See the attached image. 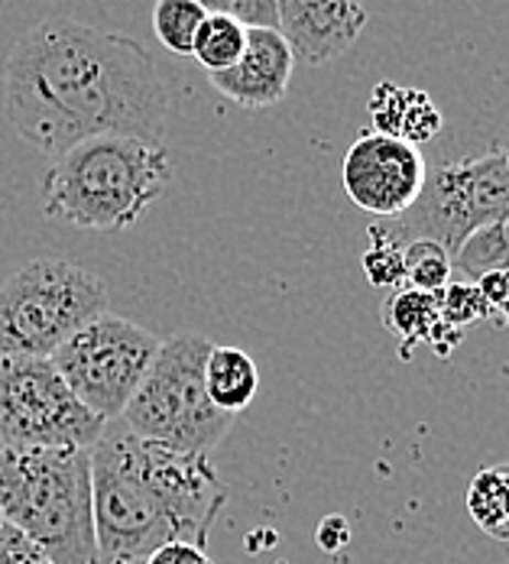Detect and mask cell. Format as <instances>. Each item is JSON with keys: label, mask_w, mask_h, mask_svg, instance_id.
<instances>
[{"label": "cell", "mask_w": 509, "mask_h": 564, "mask_svg": "<svg viewBox=\"0 0 509 564\" xmlns=\"http://www.w3.org/2000/svg\"><path fill=\"white\" fill-rule=\"evenodd\" d=\"M91 500L98 564H147L170 542L208 549L227 487L205 454L153 445L113 419L91 448Z\"/></svg>", "instance_id": "cell-2"}, {"label": "cell", "mask_w": 509, "mask_h": 564, "mask_svg": "<svg viewBox=\"0 0 509 564\" xmlns=\"http://www.w3.org/2000/svg\"><path fill=\"white\" fill-rule=\"evenodd\" d=\"M474 285L480 289V295L487 299V305H490L494 312L509 299V273H503V270L484 273L480 280H474Z\"/></svg>", "instance_id": "cell-28"}, {"label": "cell", "mask_w": 509, "mask_h": 564, "mask_svg": "<svg viewBox=\"0 0 509 564\" xmlns=\"http://www.w3.org/2000/svg\"><path fill=\"white\" fill-rule=\"evenodd\" d=\"M425 178L429 166L419 147L373 130L360 133L340 163V185L347 198L380 221L405 215L422 195Z\"/></svg>", "instance_id": "cell-10"}, {"label": "cell", "mask_w": 509, "mask_h": 564, "mask_svg": "<svg viewBox=\"0 0 509 564\" xmlns=\"http://www.w3.org/2000/svg\"><path fill=\"white\" fill-rule=\"evenodd\" d=\"M205 13L230 17L247 30H277V0H195Z\"/></svg>", "instance_id": "cell-22"}, {"label": "cell", "mask_w": 509, "mask_h": 564, "mask_svg": "<svg viewBox=\"0 0 509 564\" xmlns=\"http://www.w3.org/2000/svg\"><path fill=\"white\" fill-rule=\"evenodd\" d=\"M156 350L160 338L143 325L101 312L65 340L50 360L85 409L113 422L123 415Z\"/></svg>", "instance_id": "cell-9"}, {"label": "cell", "mask_w": 509, "mask_h": 564, "mask_svg": "<svg viewBox=\"0 0 509 564\" xmlns=\"http://www.w3.org/2000/svg\"><path fill=\"white\" fill-rule=\"evenodd\" d=\"M3 108L20 140L58 156L105 133L163 143L170 91L137 40L50 17L13 43Z\"/></svg>", "instance_id": "cell-1"}, {"label": "cell", "mask_w": 509, "mask_h": 564, "mask_svg": "<svg viewBox=\"0 0 509 564\" xmlns=\"http://www.w3.org/2000/svg\"><path fill=\"white\" fill-rule=\"evenodd\" d=\"M364 273L377 289H399L405 285V270H402V247L370 240L364 250Z\"/></svg>", "instance_id": "cell-23"}, {"label": "cell", "mask_w": 509, "mask_h": 564, "mask_svg": "<svg viewBox=\"0 0 509 564\" xmlns=\"http://www.w3.org/2000/svg\"><path fill=\"white\" fill-rule=\"evenodd\" d=\"M0 564H53L23 532L0 522Z\"/></svg>", "instance_id": "cell-25"}, {"label": "cell", "mask_w": 509, "mask_h": 564, "mask_svg": "<svg viewBox=\"0 0 509 564\" xmlns=\"http://www.w3.org/2000/svg\"><path fill=\"white\" fill-rule=\"evenodd\" d=\"M108 312V285L68 260H33L0 282V357H53Z\"/></svg>", "instance_id": "cell-6"}, {"label": "cell", "mask_w": 509, "mask_h": 564, "mask_svg": "<svg viewBox=\"0 0 509 564\" xmlns=\"http://www.w3.org/2000/svg\"><path fill=\"white\" fill-rule=\"evenodd\" d=\"M402 108H405V88L397 82H380L367 101V111H370V123H373V133H383V137H399V127H402Z\"/></svg>", "instance_id": "cell-24"}, {"label": "cell", "mask_w": 509, "mask_h": 564, "mask_svg": "<svg viewBox=\"0 0 509 564\" xmlns=\"http://www.w3.org/2000/svg\"><path fill=\"white\" fill-rule=\"evenodd\" d=\"M383 325L390 335L402 340V347L429 340L432 328L438 325V292L399 285L383 302Z\"/></svg>", "instance_id": "cell-15"}, {"label": "cell", "mask_w": 509, "mask_h": 564, "mask_svg": "<svg viewBox=\"0 0 509 564\" xmlns=\"http://www.w3.org/2000/svg\"><path fill=\"white\" fill-rule=\"evenodd\" d=\"M212 340L198 335H175L160 340V350L123 409V425L172 452H215L227 438L234 415L221 412L205 390V360Z\"/></svg>", "instance_id": "cell-5"}, {"label": "cell", "mask_w": 509, "mask_h": 564, "mask_svg": "<svg viewBox=\"0 0 509 564\" xmlns=\"http://www.w3.org/2000/svg\"><path fill=\"white\" fill-rule=\"evenodd\" d=\"M490 305L487 299L480 295V289L474 282H448L442 292H438V318L445 325H452L457 332L470 328V325H480L490 318Z\"/></svg>", "instance_id": "cell-20"}, {"label": "cell", "mask_w": 509, "mask_h": 564, "mask_svg": "<svg viewBox=\"0 0 509 564\" xmlns=\"http://www.w3.org/2000/svg\"><path fill=\"white\" fill-rule=\"evenodd\" d=\"M445 117L435 108V101L422 91V88H405V108H402V127H399V140L419 147L429 143L442 133Z\"/></svg>", "instance_id": "cell-21"}, {"label": "cell", "mask_w": 509, "mask_h": 564, "mask_svg": "<svg viewBox=\"0 0 509 564\" xmlns=\"http://www.w3.org/2000/svg\"><path fill=\"white\" fill-rule=\"evenodd\" d=\"M205 390H208V399L227 415L243 412L260 390V370L253 357L240 347L215 344L205 360Z\"/></svg>", "instance_id": "cell-13"}, {"label": "cell", "mask_w": 509, "mask_h": 564, "mask_svg": "<svg viewBox=\"0 0 509 564\" xmlns=\"http://www.w3.org/2000/svg\"><path fill=\"white\" fill-rule=\"evenodd\" d=\"M208 13L195 0H156L153 7V30L156 40L170 50L172 56H192L195 33Z\"/></svg>", "instance_id": "cell-18"}, {"label": "cell", "mask_w": 509, "mask_h": 564, "mask_svg": "<svg viewBox=\"0 0 509 564\" xmlns=\"http://www.w3.org/2000/svg\"><path fill=\"white\" fill-rule=\"evenodd\" d=\"M243 46H247V26H240L237 20L230 17H218V13H208L195 33V43H192V56L195 62L215 75V72H225L230 68L237 58L243 56Z\"/></svg>", "instance_id": "cell-17"}, {"label": "cell", "mask_w": 509, "mask_h": 564, "mask_svg": "<svg viewBox=\"0 0 509 564\" xmlns=\"http://www.w3.org/2000/svg\"><path fill=\"white\" fill-rule=\"evenodd\" d=\"M461 338H464V332H457V328L445 325V322L438 318V325H435V328H432V335H429V344L435 347V354H438V357H448L454 347L461 344Z\"/></svg>", "instance_id": "cell-29"}, {"label": "cell", "mask_w": 509, "mask_h": 564, "mask_svg": "<svg viewBox=\"0 0 509 564\" xmlns=\"http://www.w3.org/2000/svg\"><path fill=\"white\" fill-rule=\"evenodd\" d=\"M172 156L163 143L105 133L62 150L43 175V215L82 230H123L163 198Z\"/></svg>", "instance_id": "cell-3"}, {"label": "cell", "mask_w": 509, "mask_h": 564, "mask_svg": "<svg viewBox=\"0 0 509 564\" xmlns=\"http://www.w3.org/2000/svg\"><path fill=\"white\" fill-rule=\"evenodd\" d=\"M147 564H215L208 558V549L188 545V542H170L163 549H156Z\"/></svg>", "instance_id": "cell-26"}, {"label": "cell", "mask_w": 509, "mask_h": 564, "mask_svg": "<svg viewBox=\"0 0 509 564\" xmlns=\"http://www.w3.org/2000/svg\"><path fill=\"white\" fill-rule=\"evenodd\" d=\"M497 312L503 315V322H507V328H509V299H507V302H503V305H500V308H497Z\"/></svg>", "instance_id": "cell-30"}, {"label": "cell", "mask_w": 509, "mask_h": 564, "mask_svg": "<svg viewBox=\"0 0 509 564\" xmlns=\"http://www.w3.org/2000/svg\"><path fill=\"white\" fill-rule=\"evenodd\" d=\"M364 0H277V30L295 62L312 68L344 56L367 30Z\"/></svg>", "instance_id": "cell-11"}, {"label": "cell", "mask_w": 509, "mask_h": 564, "mask_svg": "<svg viewBox=\"0 0 509 564\" xmlns=\"http://www.w3.org/2000/svg\"><path fill=\"white\" fill-rule=\"evenodd\" d=\"M452 270L461 273L464 282L480 280L494 270L509 273V212L461 243V250L452 257Z\"/></svg>", "instance_id": "cell-16"}, {"label": "cell", "mask_w": 509, "mask_h": 564, "mask_svg": "<svg viewBox=\"0 0 509 564\" xmlns=\"http://www.w3.org/2000/svg\"><path fill=\"white\" fill-rule=\"evenodd\" d=\"M105 425L50 357H0V448H95Z\"/></svg>", "instance_id": "cell-8"}, {"label": "cell", "mask_w": 509, "mask_h": 564, "mask_svg": "<svg viewBox=\"0 0 509 564\" xmlns=\"http://www.w3.org/2000/svg\"><path fill=\"white\" fill-rule=\"evenodd\" d=\"M292 65L295 58L289 53L280 30H247L243 56L225 72H215L212 85L227 101L247 111H263V108L280 105L289 95Z\"/></svg>", "instance_id": "cell-12"}, {"label": "cell", "mask_w": 509, "mask_h": 564, "mask_svg": "<svg viewBox=\"0 0 509 564\" xmlns=\"http://www.w3.org/2000/svg\"><path fill=\"white\" fill-rule=\"evenodd\" d=\"M467 512L480 532L497 542H509V464L484 467L470 477Z\"/></svg>", "instance_id": "cell-14"}, {"label": "cell", "mask_w": 509, "mask_h": 564, "mask_svg": "<svg viewBox=\"0 0 509 564\" xmlns=\"http://www.w3.org/2000/svg\"><path fill=\"white\" fill-rule=\"evenodd\" d=\"M509 212V143L474 160H461L429 172L415 205L390 221H377L367 240L405 247L412 240H435L448 253L480 227Z\"/></svg>", "instance_id": "cell-7"}, {"label": "cell", "mask_w": 509, "mask_h": 564, "mask_svg": "<svg viewBox=\"0 0 509 564\" xmlns=\"http://www.w3.org/2000/svg\"><path fill=\"white\" fill-rule=\"evenodd\" d=\"M0 522H3V519H0Z\"/></svg>", "instance_id": "cell-31"}, {"label": "cell", "mask_w": 509, "mask_h": 564, "mask_svg": "<svg viewBox=\"0 0 509 564\" xmlns=\"http://www.w3.org/2000/svg\"><path fill=\"white\" fill-rule=\"evenodd\" d=\"M0 519L53 564H98L91 448H0Z\"/></svg>", "instance_id": "cell-4"}, {"label": "cell", "mask_w": 509, "mask_h": 564, "mask_svg": "<svg viewBox=\"0 0 509 564\" xmlns=\"http://www.w3.org/2000/svg\"><path fill=\"white\" fill-rule=\"evenodd\" d=\"M405 285L422 292H442L452 282V253L435 240H412L402 247Z\"/></svg>", "instance_id": "cell-19"}, {"label": "cell", "mask_w": 509, "mask_h": 564, "mask_svg": "<svg viewBox=\"0 0 509 564\" xmlns=\"http://www.w3.org/2000/svg\"><path fill=\"white\" fill-rule=\"evenodd\" d=\"M347 542H350V525H347L344 516H328V519H322V525H318V545H322L325 552H340Z\"/></svg>", "instance_id": "cell-27"}]
</instances>
